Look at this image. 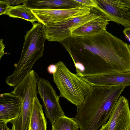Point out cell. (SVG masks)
Returning a JSON list of instances; mask_svg holds the SVG:
<instances>
[{"label":"cell","mask_w":130,"mask_h":130,"mask_svg":"<svg viewBox=\"0 0 130 130\" xmlns=\"http://www.w3.org/2000/svg\"><path fill=\"white\" fill-rule=\"evenodd\" d=\"M66 42L99 56L108 64L113 73L130 71L129 45L106 30L95 35L72 37L66 40Z\"/></svg>","instance_id":"6da1fadb"},{"label":"cell","mask_w":130,"mask_h":130,"mask_svg":"<svg viewBox=\"0 0 130 130\" xmlns=\"http://www.w3.org/2000/svg\"><path fill=\"white\" fill-rule=\"evenodd\" d=\"M125 86H92L73 118L80 130H98L109 119Z\"/></svg>","instance_id":"7a4b0ae2"},{"label":"cell","mask_w":130,"mask_h":130,"mask_svg":"<svg viewBox=\"0 0 130 130\" xmlns=\"http://www.w3.org/2000/svg\"><path fill=\"white\" fill-rule=\"evenodd\" d=\"M46 39L44 26L35 23L24 36V42L20 58L13 73L7 77L6 81L10 86L15 87L31 71L35 63L43 55L44 42Z\"/></svg>","instance_id":"3957f363"},{"label":"cell","mask_w":130,"mask_h":130,"mask_svg":"<svg viewBox=\"0 0 130 130\" xmlns=\"http://www.w3.org/2000/svg\"><path fill=\"white\" fill-rule=\"evenodd\" d=\"M55 64L57 69L53 74V80L59 91V98H65L79 108L92 86L84 78L71 72L62 61Z\"/></svg>","instance_id":"277c9868"},{"label":"cell","mask_w":130,"mask_h":130,"mask_svg":"<svg viewBox=\"0 0 130 130\" xmlns=\"http://www.w3.org/2000/svg\"><path fill=\"white\" fill-rule=\"evenodd\" d=\"M36 78L26 76L15 86L12 92L21 99V110L18 119L12 124L11 130H28L34 98L37 97Z\"/></svg>","instance_id":"5b68a950"},{"label":"cell","mask_w":130,"mask_h":130,"mask_svg":"<svg viewBox=\"0 0 130 130\" xmlns=\"http://www.w3.org/2000/svg\"><path fill=\"white\" fill-rule=\"evenodd\" d=\"M66 48L79 76L84 77L113 73L108 64L99 56L81 48L71 47Z\"/></svg>","instance_id":"8992f818"},{"label":"cell","mask_w":130,"mask_h":130,"mask_svg":"<svg viewBox=\"0 0 130 130\" xmlns=\"http://www.w3.org/2000/svg\"><path fill=\"white\" fill-rule=\"evenodd\" d=\"M105 13L96 7L92 8L89 13L44 26L46 39L60 43L72 37V32L78 28Z\"/></svg>","instance_id":"52a82bcc"},{"label":"cell","mask_w":130,"mask_h":130,"mask_svg":"<svg viewBox=\"0 0 130 130\" xmlns=\"http://www.w3.org/2000/svg\"><path fill=\"white\" fill-rule=\"evenodd\" d=\"M37 92L41 98L45 115L52 124L58 118L65 116L60 103V98L49 82L40 78L37 82Z\"/></svg>","instance_id":"ba28073f"},{"label":"cell","mask_w":130,"mask_h":130,"mask_svg":"<svg viewBox=\"0 0 130 130\" xmlns=\"http://www.w3.org/2000/svg\"><path fill=\"white\" fill-rule=\"evenodd\" d=\"M92 8L81 6L63 9H31L38 22L45 27L90 13Z\"/></svg>","instance_id":"9c48e42d"},{"label":"cell","mask_w":130,"mask_h":130,"mask_svg":"<svg viewBox=\"0 0 130 130\" xmlns=\"http://www.w3.org/2000/svg\"><path fill=\"white\" fill-rule=\"evenodd\" d=\"M96 7L111 21L130 28V0H96Z\"/></svg>","instance_id":"30bf717a"},{"label":"cell","mask_w":130,"mask_h":130,"mask_svg":"<svg viewBox=\"0 0 130 130\" xmlns=\"http://www.w3.org/2000/svg\"><path fill=\"white\" fill-rule=\"evenodd\" d=\"M99 130H130V109L126 98L119 97L108 121Z\"/></svg>","instance_id":"8fae6325"},{"label":"cell","mask_w":130,"mask_h":130,"mask_svg":"<svg viewBox=\"0 0 130 130\" xmlns=\"http://www.w3.org/2000/svg\"><path fill=\"white\" fill-rule=\"evenodd\" d=\"M20 99L12 91L0 95V123L12 124L18 119L20 113Z\"/></svg>","instance_id":"7c38bea8"},{"label":"cell","mask_w":130,"mask_h":130,"mask_svg":"<svg viewBox=\"0 0 130 130\" xmlns=\"http://www.w3.org/2000/svg\"><path fill=\"white\" fill-rule=\"evenodd\" d=\"M83 78L92 86L126 87L130 86V72L112 73Z\"/></svg>","instance_id":"4fadbf2b"},{"label":"cell","mask_w":130,"mask_h":130,"mask_svg":"<svg viewBox=\"0 0 130 130\" xmlns=\"http://www.w3.org/2000/svg\"><path fill=\"white\" fill-rule=\"evenodd\" d=\"M110 21L105 14L78 28L72 32V37L90 36L99 34L106 30V26Z\"/></svg>","instance_id":"5bb4252c"},{"label":"cell","mask_w":130,"mask_h":130,"mask_svg":"<svg viewBox=\"0 0 130 130\" xmlns=\"http://www.w3.org/2000/svg\"><path fill=\"white\" fill-rule=\"evenodd\" d=\"M47 122L42 106L37 97L34 98L29 130H46Z\"/></svg>","instance_id":"9a60e30c"},{"label":"cell","mask_w":130,"mask_h":130,"mask_svg":"<svg viewBox=\"0 0 130 130\" xmlns=\"http://www.w3.org/2000/svg\"><path fill=\"white\" fill-rule=\"evenodd\" d=\"M23 4L31 9H63L68 6L67 2L64 0H26Z\"/></svg>","instance_id":"2e32d148"},{"label":"cell","mask_w":130,"mask_h":130,"mask_svg":"<svg viewBox=\"0 0 130 130\" xmlns=\"http://www.w3.org/2000/svg\"><path fill=\"white\" fill-rule=\"evenodd\" d=\"M14 18H20L31 22L32 24L38 21L31 10V9L23 4L16 6H10L6 14Z\"/></svg>","instance_id":"e0dca14e"},{"label":"cell","mask_w":130,"mask_h":130,"mask_svg":"<svg viewBox=\"0 0 130 130\" xmlns=\"http://www.w3.org/2000/svg\"><path fill=\"white\" fill-rule=\"evenodd\" d=\"M52 130H78L79 126L73 118L60 117L52 124Z\"/></svg>","instance_id":"ac0fdd59"},{"label":"cell","mask_w":130,"mask_h":130,"mask_svg":"<svg viewBox=\"0 0 130 130\" xmlns=\"http://www.w3.org/2000/svg\"><path fill=\"white\" fill-rule=\"evenodd\" d=\"M80 3L82 6L87 7H96L98 5L96 0H75Z\"/></svg>","instance_id":"d6986e66"},{"label":"cell","mask_w":130,"mask_h":130,"mask_svg":"<svg viewBox=\"0 0 130 130\" xmlns=\"http://www.w3.org/2000/svg\"><path fill=\"white\" fill-rule=\"evenodd\" d=\"M10 6L5 2V0H0V15L6 14Z\"/></svg>","instance_id":"ffe728a7"},{"label":"cell","mask_w":130,"mask_h":130,"mask_svg":"<svg viewBox=\"0 0 130 130\" xmlns=\"http://www.w3.org/2000/svg\"><path fill=\"white\" fill-rule=\"evenodd\" d=\"M5 2L10 6L11 5H12L13 6L17 5L21 3H24L26 0H5Z\"/></svg>","instance_id":"44dd1931"},{"label":"cell","mask_w":130,"mask_h":130,"mask_svg":"<svg viewBox=\"0 0 130 130\" xmlns=\"http://www.w3.org/2000/svg\"><path fill=\"white\" fill-rule=\"evenodd\" d=\"M57 69V66L55 64H51L47 68L48 72L50 74H53L56 72Z\"/></svg>","instance_id":"7402d4cb"},{"label":"cell","mask_w":130,"mask_h":130,"mask_svg":"<svg viewBox=\"0 0 130 130\" xmlns=\"http://www.w3.org/2000/svg\"><path fill=\"white\" fill-rule=\"evenodd\" d=\"M5 45L3 43V39H1L0 40V59L1 60L4 54Z\"/></svg>","instance_id":"603a6c76"},{"label":"cell","mask_w":130,"mask_h":130,"mask_svg":"<svg viewBox=\"0 0 130 130\" xmlns=\"http://www.w3.org/2000/svg\"><path fill=\"white\" fill-rule=\"evenodd\" d=\"M126 39L130 43V28H125L123 31Z\"/></svg>","instance_id":"cb8c5ba5"},{"label":"cell","mask_w":130,"mask_h":130,"mask_svg":"<svg viewBox=\"0 0 130 130\" xmlns=\"http://www.w3.org/2000/svg\"><path fill=\"white\" fill-rule=\"evenodd\" d=\"M7 124L6 123H0V130H11L7 126Z\"/></svg>","instance_id":"d4e9b609"},{"label":"cell","mask_w":130,"mask_h":130,"mask_svg":"<svg viewBox=\"0 0 130 130\" xmlns=\"http://www.w3.org/2000/svg\"><path fill=\"white\" fill-rule=\"evenodd\" d=\"M129 48H130V43L129 45Z\"/></svg>","instance_id":"484cf974"},{"label":"cell","mask_w":130,"mask_h":130,"mask_svg":"<svg viewBox=\"0 0 130 130\" xmlns=\"http://www.w3.org/2000/svg\"><path fill=\"white\" fill-rule=\"evenodd\" d=\"M28 130H29V129H28Z\"/></svg>","instance_id":"4316f807"}]
</instances>
